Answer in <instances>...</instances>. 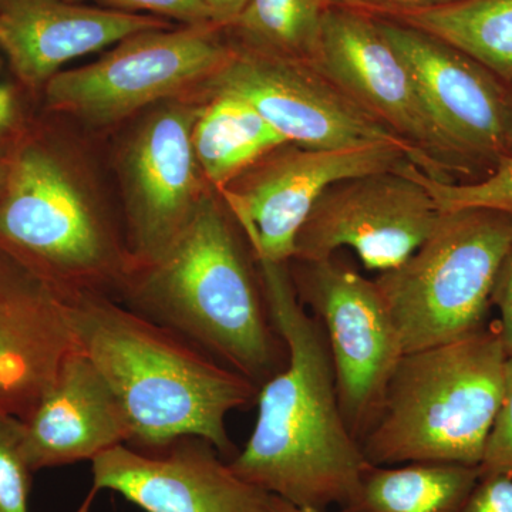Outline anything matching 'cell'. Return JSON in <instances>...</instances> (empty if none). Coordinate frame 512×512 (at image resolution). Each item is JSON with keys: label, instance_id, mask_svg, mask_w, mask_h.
Wrapping results in <instances>:
<instances>
[{"label": "cell", "instance_id": "cell-6", "mask_svg": "<svg viewBox=\"0 0 512 512\" xmlns=\"http://www.w3.org/2000/svg\"><path fill=\"white\" fill-rule=\"evenodd\" d=\"M512 247L511 212H443L423 245L375 279L404 353L466 338L484 328L491 295Z\"/></svg>", "mask_w": 512, "mask_h": 512}, {"label": "cell", "instance_id": "cell-2", "mask_svg": "<svg viewBox=\"0 0 512 512\" xmlns=\"http://www.w3.org/2000/svg\"><path fill=\"white\" fill-rule=\"evenodd\" d=\"M77 348L116 394L131 427L128 446L156 450L201 437L232 456L228 414L258 400L259 386L175 330L116 299H67Z\"/></svg>", "mask_w": 512, "mask_h": 512}, {"label": "cell", "instance_id": "cell-22", "mask_svg": "<svg viewBox=\"0 0 512 512\" xmlns=\"http://www.w3.org/2000/svg\"><path fill=\"white\" fill-rule=\"evenodd\" d=\"M328 0H248L231 23L242 49L313 64L318 57Z\"/></svg>", "mask_w": 512, "mask_h": 512}, {"label": "cell", "instance_id": "cell-7", "mask_svg": "<svg viewBox=\"0 0 512 512\" xmlns=\"http://www.w3.org/2000/svg\"><path fill=\"white\" fill-rule=\"evenodd\" d=\"M232 52L215 26L147 30L92 64L57 73L45 86L47 104L89 123H114L210 82Z\"/></svg>", "mask_w": 512, "mask_h": 512}, {"label": "cell", "instance_id": "cell-30", "mask_svg": "<svg viewBox=\"0 0 512 512\" xmlns=\"http://www.w3.org/2000/svg\"><path fill=\"white\" fill-rule=\"evenodd\" d=\"M18 119V100L15 90L2 77L0 69V137L9 133L10 128L15 126Z\"/></svg>", "mask_w": 512, "mask_h": 512}, {"label": "cell", "instance_id": "cell-23", "mask_svg": "<svg viewBox=\"0 0 512 512\" xmlns=\"http://www.w3.org/2000/svg\"><path fill=\"white\" fill-rule=\"evenodd\" d=\"M404 168L429 191L441 212L485 208L512 214V156L501 158L485 177L467 183L434 180L412 161Z\"/></svg>", "mask_w": 512, "mask_h": 512}, {"label": "cell", "instance_id": "cell-17", "mask_svg": "<svg viewBox=\"0 0 512 512\" xmlns=\"http://www.w3.org/2000/svg\"><path fill=\"white\" fill-rule=\"evenodd\" d=\"M163 19L69 0H0V49L28 86H46L64 64L147 30Z\"/></svg>", "mask_w": 512, "mask_h": 512}, {"label": "cell", "instance_id": "cell-5", "mask_svg": "<svg viewBox=\"0 0 512 512\" xmlns=\"http://www.w3.org/2000/svg\"><path fill=\"white\" fill-rule=\"evenodd\" d=\"M0 247L35 269L66 299L119 301L133 275L126 239L45 148L28 146L9 164L0 195Z\"/></svg>", "mask_w": 512, "mask_h": 512}, {"label": "cell", "instance_id": "cell-1", "mask_svg": "<svg viewBox=\"0 0 512 512\" xmlns=\"http://www.w3.org/2000/svg\"><path fill=\"white\" fill-rule=\"evenodd\" d=\"M255 261L288 359L259 387L254 431L229 467L286 503L326 512L349 500L369 463L343 419L325 332L299 301L289 264Z\"/></svg>", "mask_w": 512, "mask_h": 512}, {"label": "cell", "instance_id": "cell-20", "mask_svg": "<svg viewBox=\"0 0 512 512\" xmlns=\"http://www.w3.org/2000/svg\"><path fill=\"white\" fill-rule=\"evenodd\" d=\"M480 467L448 463L369 464L336 512H458Z\"/></svg>", "mask_w": 512, "mask_h": 512}, {"label": "cell", "instance_id": "cell-13", "mask_svg": "<svg viewBox=\"0 0 512 512\" xmlns=\"http://www.w3.org/2000/svg\"><path fill=\"white\" fill-rule=\"evenodd\" d=\"M200 110L187 103L164 106L138 127L124 150L121 173L133 274L171 247L207 195L192 147Z\"/></svg>", "mask_w": 512, "mask_h": 512}, {"label": "cell", "instance_id": "cell-9", "mask_svg": "<svg viewBox=\"0 0 512 512\" xmlns=\"http://www.w3.org/2000/svg\"><path fill=\"white\" fill-rule=\"evenodd\" d=\"M293 285L325 332L343 419L360 441L382 407L404 353L375 281L336 264L298 262Z\"/></svg>", "mask_w": 512, "mask_h": 512}, {"label": "cell", "instance_id": "cell-25", "mask_svg": "<svg viewBox=\"0 0 512 512\" xmlns=\"http://www.w3.org/2000/svg\"><path fill=\"white\" fill-rule=\"evenodd\" d=\"M480 471L512 476V356H508L505 365L503 399L485 446Z\"/></svg>", "mask_w": 512, "mask_h": 512}, {"label": "cell", "instance_id": "cell-26", "mask_svg": "<svg viewBox=\"0 0 512 512\" xmlns=\"http://www.w3.org/2000/svg\"><path fill=\"white\" fill-rule=\"evenodd\" d=\"M73 3L92 2L104 6V9L119 10V12L153 13L180 20L187 26H217L204 0H69Z\"/></svg>", "mask_w": 512, "mask_h": 512}, {"label": "cell", "instance_id": "cell-11", "mask_svg": "<svg viewBox=\"0 0 512 512\" xmlns=\"http://www.w3.org/2000/svg\"><path fill=\"white\" fill-rule=\"evenodd\" d=\"M404 164L330 185L303 224L292 261H326L350 248L379 274L406 262L443 212Z\"/></svg>", "mask_w": 512, "mask_h": 512}, {"label": "cell", "instance_id": "cell-24", "mask_svg": "<svg viewBox=\"0 0 512 512\" xmlns=\"http://www.w3.org/2000/svg\"><path fill=\"white\" fill-rule=\"evenodd\" d=\"M25 424L0 414V512H28L33 470L23 447Z\"/></svg>", "mask_w": 512, "mask_h": 512}, {"label": "cell", "instance_id": "cell-18", "mask_svg": "<svg viewBox=\"0 0 512 512\" xmlns=\"http://www.w3.org/2000/svg\"><path fill=\"white\" fill-rule=\"evenodd\" d=\"M25 424L26 458L35 471L66 466L130 444L131 427L116 394L76 348Z\"/></svg>", "mask_w": 512, "mask_h": 512}, {"label": "cell", "instance_id": "cell-16", "mask_svg": "<svg viewBox=\"0 0 512 512\" xmlns=\"http://www.w3.org/2000/svg\"><path fill=\"white\" fill-rule=\"evenodd\" d=\"M76 348L66 296L0 247V414L28 421Z\"/></svg>", "mask_w": 512, "mask_h": 512}, {"label": "cell", "instance_id": "cell-21", "mask_svg": "<svg viewBox=\"0 0 512 512\" xmlns=\"http://www.w3.org/2000/svg\"><path fill=\"white\" fill-rule=\"evenodd\" d=\"M387 19L436 37L512 82V0H454Z\"/></svg>", "mask_w": 512, "mask_h": 512}, {"label": "cell", "instance_id": "cell-32", "mask_svg": "<svg viewBox=\"0 0 512 512\" xmlns=\"http://www.w3.org/2000/svg\"><path fill=\"white\" fill-rule=\"evenodd\" d=\"M272 505H274L275 512H323L315 510V508L296 507V505L286 503L282 498L275 497V495H272Z\"/></svg>", "mask_w": 512, "mask_h": 512}, {"label": "cell", "instance_id": "cell-35", "mask_svg": "<svg viewBox=\"0 0 512 512\" xmlns=\"http://www.w3.org/2000/svg\"><path fill=\"white\" fill-rule=\"evenodd\" d=\"M79 512H89V503L84 504Z\"/></svg>", "mask_w": 512, "mask_h": 512}, {"label": "cell", "instance_id": "cell-19", "mask_svg": "<svg viewBox=\"0 0 512 512\" xmlns=\"http://www.w3.org/2000/svg\"><path fill=\"white\" fill-rule=\"evenodd\" d=\"M285 144L251 104L231 94L212 93L192 128L195 158L218 191Z\"/></svg>", "mask_w": 512, "mask_h": 512}, {"label": "cell", "instance_id": "cell-10", "mask_svg": "<svg viewBox=\"0 0 512 512\" xmlns=\"http://www.w3.org/2000/svg\"><path fill=\"white\" fill-rule=\"evenodd\" d=\"M407 160L394 146L318 150L288 143L220 192L255 258L289 264L303 224L330 185L399 170Z\"/></svg>", "mask_w": 512, "mask_h": 512}, {"label": "cell", "instance_id": "cell-14", "mask_svg": "<svg viewBox=\"0 0 512 512\" xmlns=\"http://www.w3.org/2000/svg\"><path fill=\"white\" fill-rule=\"evenodd\" d=\"M377 20L380 32L412 72L448 143L477 173L508 150V84L470 56L410 26Z\"/></svg>", "mask_w": 512, "mask_h": 512}, {"label": "cell", "instance_id": "cell-27", "mask_svg": "<svg viewBox=\"0 0 512 512\" xmlns=\"http://www.w3.org/2000/svg\"><path fill=\"white\" fill-rule=\"evenodd\" d=\"M458 512H512V476L480 471L476 485Z\"/></svg>", "mask_w": 512, "mask_h": 512}, {"label": "cell", "instance_id": "cell-33", "mask_svg": "<svg viewBox=\"0 0 512 512\" xmlns=\"http://www.w3.org/2000/svg\"><path fill=\"white\" fill-rule=\"evenodd\" d=\"M508 150L512 156V82L508 84Z\"/></svg>", "mask_w": 512, "mask_h": 512}, {"label": "cell", "instance_id": "cell-15", "mask_svg": "<svg viewBox=\"0 0 512 512\" xmlns=\"http://www.w3.org/2000/svg\"><path fill=\"white\" fill-rule=\"evenodd\" d=\"M92 474V494L114 491L146 512H275L272 494L238 477L201 437L156 450L121 444L94 458Z\"/></svg>", "mask_w": 512, "mask_h": 512}, {"label": "cell", "instance_id": "cell-12", "mask_svg": "<svg viewBox=\"0 0 512 512\" xmlns=\"http://www.w3.org/2000/svg\"><path fill=\"white\" fill-rule=\"evenodd\" d=\"M207 87L211 94L247 101L296 146L318 150L394 146L403 148L416 165V156L404 141L313 64L234 50Z\"/></svg>", "mask_w": 512, "mask_h": 512}, {"label": "cell", "instance_id": "cell-3", "mask_svg": "<svg viewBox=\"0 0 512 512\" xmlns=\"http://www.w3.org/2000/svg\"><path fill=\"white\" fill-rule=\"evenodd\" d=\"M227 207L205 195L157 261L138 269L119 302L183 335L259 387L284 369L258 265L239 241Z\"/></svg>", "mask_w": 512, "mask_h": 512}, {"label": "cell", "instance_id": "cell-8", "mask_svg": "<svg viewBox=\"0 0 512 512\" xmlns=\"http://www.w3.org/2000/svg\"><path fill=\"white\" fill-rule=\"evenodd\" d=\"M313 66L404 141L424 174L439 181L477 174L441 133L412 72L373 16L329 8Z\"/></svg>", "mask_w": 512, "mask_h": 512}, {"label": "cell", "instance_id": "cell-28", "mask_svg": "<svg viewBox=\"0 0 512 512\" xmlns=\"http://www.w3.org/2000/svg\"><path fill=\"white\" fill-rule=\"evenodd\" d=\"M450 2L454 0H328V5L329 8L352 10L373 18L387 19Z\"/></svg>", "mask_w": 512, "mask_h": 512}, {"label": "cell", "instance_id": "cell-34", "mask_svg": "<svg viewBox=\"0 0 512 512\" xmlns=\"http://www.w3.org/2000/svg\"><path fill=\"white\" fill-rule=\"evenodd\" d=\"M9 164L0 161V195L5 190L6 181H8Z\"/></svg>", "mask_w": 512, "mask_h": 512}, {"label": "cell", "instance_id": "cell-4", "mask_svg": "<svg viewBox=\"0 0 512 512\" xmlns=\"http://www.w3.org/2000/svg\"><path fill=\"white\" fill-rule=\"evenodd\" d=\"M507 359L497 325L406 353L359 441L367 463L480 467L503 399Z\"/></svg>", "mask_w": 512, "mask_h": 512}, {"label": "cell", "instance_id": "cell-29", "mask_svg": "<svg viewBox=\"0 0 512 512\" xmlns=\"http://www.w3.org/2000/svg\"><path fill=\"white\" fill-rule=\"evenodd\" d=\"M491 303H494L500 312V320L497 323L498 332L503 340L505 352L508 356H512V247L498 272Z\"/></svg>", "mask_w": 512, "mask_h": 512}, {"label": "cell", "instance_id": "cell-31", "mask_svg": "<svg viewBox=\"0 0 512 512\" xmlns=\"http://www.w3.org/2000/svg\"><path fill=\"white\" fill-rule=\"evenodd\" d=\"M248 0H204L215 25H231L245 8Z\"/></svg>", "mask_w": 512, "mask_h": 512}]
</instances>
